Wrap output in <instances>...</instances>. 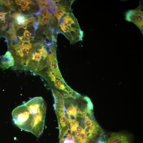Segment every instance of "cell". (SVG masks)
Masks as SVG:
<instances>
[{
	"label": "cell",
	"mask_w": 143,
	"mask_h": 143,
	"mask_svg": "<svg viewBox=\"0 0 143 143\" xmlns=\"http://www.w3.org/2000/svg\"><path fill=\"white\" fill-rule=\"evenodd\" d=\"M46 110L43 98L35 97L13 110V120L20 128L38 137L44 130Z\"/></svg>",
	"instance_id": "obj_1"
},
{
	"label": "cell",
	"mask_w": 143,
	"mask_h": 143,
	"mask_svg": "<svg viewBox=\"0 0 143 143\" xmlns=\"http://www.w3.org/2000/svg\"><path fill=\"white\" fill-rule=\"evenodd\" d=\"M56 28L58 33L64 35L72 44L82 40L83 32L77 19L71 11L61 17L57 22Z\"/></svg>",
	"instance_id": "obj_2"
},
{
	"label": "cell",
	"mask_w": 143,
	"mask_h": 143,
	"mask_svg": "<svg viewBox=\"0 0 143 143\" xmlns=\"http://www.w3.org/2000/svg\"><path fill=\"white\" fill-rule=\"evenodd\" d=\"M56 8L54 15L57 22L66 13L71 11L72 1L55 0Z\"/></svg>",
	"instance_id": "obj_3"
},
{
	"label": "cell",
	"mask_w": 143,
	"mask_h": 143,
	"mask_svg": "<svg viewBox=\"0 0 143 143\" xmlns=\"http://www.w3.org/2000/svg\"><path fill=\"white\" fill-rule=\"evenodd\" d=\"M107 143H131V137L128 135L120 133H111L107 140Z\"/></svg>",
	"instance_id": "obj_4"
},
{
	"label": "cell",
	"mask_w": 143,
	"mask_h": 143,
	"mask_svg": "<svg viewBox=\"0 0 143 143\" xmlns=\"http://www.w3.org/2000/svg\"><path fill=\"white\" fill-rule=\"evenodd\" d=\"M14 59L11 52H7L5 55L1 59L0 67L2 69H5L12 67L14 64Z\"/></svg>",
	"instance_id": "obj_5"
},
{
	"label": "cell",
	"mask_w": 143,
	"mask_h": 143,
	"mask_svg": "<svg viewBox=\"0 0 143 143\" xmlns=\"http://www.w3.org/2000/svg\"><path fill=\"white\" fill-rule=\"evenodd\" d=\"M12 16L15 19V21L23 25L26 23L27 18L26 16L22 14L16 13L12 15Z\"/></svg>",
	"instance_id": "obj_6"
},
{
	"label": "cell",
	"mask_w": 143,
	"mask_h": 143,
	"mask_svg": "<svg viewBox=\"0 0 143 143\" xmlns=\"http://www.w3.org/2000/svg\"><path fill=\"white\" fill-rule=\"evenodd\" d=\"M15 2L16 4L19 5L21 7V9L19 10L20 11H24L30 4L32 3L31 1L28 0H16Z\"/></svg>",
	"instance_id": "obj_7"
},
{
	"label": "cell",
	"mask_w": 143,
	"mask_h": 143,
	"mask_svg": "<svg viewBox=\"0 0 143 143\" xmlns=\"http://www.w3.org/2000/svg\"><path fill=\"white\" fill-rule=\"evenodd\" d=\"M23 35L24 37L28 40H29L31 36V34L28 30H25L24 33Z\"/></svg>",
	"instance_id": "obj_8"
},
{
	"label": "cell",
	"mask_w": 143,
	"mask_h": 143,
	"mask_svg": "<svg viewBox=\"0 0 143 143\" xmlns=\"http://www.w3.org/2000/svg\"><path fill=\"white\" fill-rule=\"evenodd\" d=\"M2 3H3L6 5L8 6H10L11 4L12 3L13 1L8 0H2Z\"/></svg>",
	"instance_id": "obj_9"
},
{
	"label": "cell",
	"mask_w": 143,
	"mask_h": 143,
	"mask_svg": "<svg viewBox=\"0 0 143 143\" xmlns=\"http://www.w3.org/2000/svg\"><path fill=\"white\" fill-rule=\"evenodd\" d=\"M36 21V19L35 18L33 17H31L27 19L25 23L30 22H35Z\"/></svg>",
	"instance_id": "obj_10"
},
{
	"label": "cell",
	"mask_w": 143,
	"mask_h": 143,
	"mask_svg": "<svg viewBox=\"0 0 143 143\" xmlns=\"http://www.w3.org/2000/svg\"><path fill=\"white\" fill-rule=\"evenodd\" d=\"M6 13H3L0 12V19L4 21L5 20V17Z\"/></svg>",
	"instance_id": "obj_11"
},
{
	"label": "cell",
	"mask_w": 143,
	"mask_h": 143,
	"mask_svg": "<svg viewBox=\"0 0 143 143\" xmlns=\"http://www.w3.org/2000/svg\"><path fill=\"white\" fill-rule=\"evenodd\" d=\"M20 41L21 42H24L26 41L25 39L24 36L18 37Z\"/></svg>",
	"instance_id": "obj_12"
},
{
	"label": "cell",
	"mask_w": 143,
	"mask_h": 143,
	"mask_svg": "<svg viewBox=\"0 0 143 143\" xmlns=\"http://www.w3.org/2000/svg\"><path fill=\"white\" fill-rule=\"evenodd\" d=\"M22 28L24 29H27V28L25 24H24L23 25V26H22Z\"/></svg>",
	"instance_id": "obj_13"
}]
</instances>
